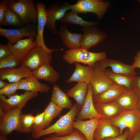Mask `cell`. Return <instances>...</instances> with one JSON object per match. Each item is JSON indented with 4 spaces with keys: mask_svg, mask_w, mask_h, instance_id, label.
I'll return each mask as SVG.
<instances>
[{
    "mask_svg": "<svg viewBox=\"0 0 140 140\" xmlns=\"http://www.w3.org/2000/svg\"><path fill=\"white\" fill-rule=\"evenodd\" d=\"M81 109L75 103L72 108L65 114L60 117L54 124L46 128L33 130L31 132L32 136L37 139L42 136L53 133L58 136L69 135L73 131L72 124L77 113Z\"/></svg>",
    "mask_w": 140,
    "mask_h": 140,
    "instance_id": "6da1fadb",
    "label": "cell"
},
{
    "mask_svg": "<svg viewBox=\"0 0 140 140\" xmlns=\"http://www.w3.org/2000/svg\"><path fill=\"white\" fill-rule=\"evenodd\" d=\"M106 58L105 52H92L82 47L66 50L62 56L63 60L68 64L81 62L94 67L97 61Z\"/></svg>",
    "mask_w": 140,
    "mask_h": 140,
    "instance_id": "7a4b0ae2",
    "label": "cell"
},
{
    "mask_svg": "<svg viewBox=\"0 0 140 140\" xmlns=\"http://www.w3.org/2000/svg\"><path fill=\"white\" fill-rule=\"evenodd\" d=\"M8 8L15 12L24 25L38 22V12L33 0H5Z\"/></svg>",
    "mask_w": 140,
    "mask_h": 140,
    "instance_id": "3957f363",
    "label": "cell"
},
{
    "mask_svg": "<svg viewBox=\"0 0 140 140\" xmlns=\"http://www.w3.org/2000/svg\"><path fill=\"white\" fill-rule=\"evenodd\" d=\"M110 6L109 2L102 0H78L75 4L70 6L71 10L78 13L95 14L97 19L100 20L103 18Z\"/></svg>",
    "mask_w": 140,
    "mask_h": 140,
    "instance_id": "277c9868",
    "label": "cell"
},
{
    "mask_svg": "<svg viewBox=\"0 0 140 140\" xmlns=\"http://www.w3.org/2000/svg\"><path fill=\"white\" fill-rule=\"evenodd\" d=\"M41 46L37 45L32 48L21 62L32 71H34L42 65L51 62L52 56Z\"/></svg>",
    "mask_w": 140,
    "mask_h": 140,
    "instance_id": "5b68a950",
    "label": "cell"
},
{
    "mask_svg": "<svg viewBox=\"0 0 140 140\" xmlns=\"http://www.w3.org/2000/svg\"><path fill=\"white\" fill-rule=\"evenodd\" d=\"M69 5L66 2H57L52 4L46 9L47 20L46 27L51 32L58 34L56 27V20H60L66 12L71 9Z\"/></svg>",
    "mask_w": 140,
    "mask_h": 140,
    "instance_id": "8992f818",
    "label": "cell"
},
{
    "mask_svg": "<svg viewBox=\"0 0 140 140\" xmlns=\"http://www.w3.org/2000/svg\"><path fill=\"white\" fill-rule=\"evenodd\" d=\"M22 110L15 108L5 112L0 110V135L7 136L16 131Z\"/></svg>",
    "mask_w": 140,
    "mask_h": 140,
    "instance_id": "52a82bcc",
    "label": "cell"
},
{
    "mask_svg": "<svg viewBox=\"0 0 140 140\" xmlns=\"http://www.w3.org/2000/svg\"><path fill=\"white\" fill-rule=\"evenodd\" d=\"M38 95V93L27 91L20 95H13L7 99L5 96L0 95V110L5 112L15 108L22 109L29 100Z\"/></svg>",
    "mask_w": 140,
    "mask_h": 140,
    "instance_id": "ba28073f",
    "label": "cell"
},
{
    "mask_svg": "<svg viewBox=\"0 0 140 140\" xmlns=\"http://www.w3.org/2000/svg\"><path fill=\"white\" fill-rule=\"evenodd\" d=\"M37 26L29 23L15 29H6L0 27V35L6 38L12 44L16 43L24 37H29L37 34Z\"/></svg>",
    "mask_w": 140,
    "mask_h": 140,
    "instance_id": "9c48e42d",
    "label": "cell"
},
{
    "mask_svg": "<svg viewBox=\"0 0 140 140\" xmlns=\"http://www.w3.org/2000/svg\"><path fill=\"white\" fill-rule=\"evenodd\" d=\"M82 34L80 45L81 47L87 50L95 46L105 39L106 33L96 25L82 27Z\"/></svg>",
    "mask_w": 140,
    "mask_h": 140,
    "instance_id": "30bf717a",
    "label": "cell"
},
{
    "mask_svg": "<svg viewBox=\"0 0 140 140\" xmlns=\"http://www.w3.org/2000/svg\"><path fill=\"white\" fill-rule=\"evenodd\" d=\"M101 70L110 67L113 72L130 77H135L136 75L135 68L132 65H129L117 60L107 58L97 61L95 64Z\"/></svg>",
    "mask_w": 140,
    "mask_h": 140,
    "instance_id": "8fae6325",
    "label": "cell"
},
{
    "mask_svg": "<svg viewBox=\"0 0 140 140\" xmlns=\"http://www.w3.org/2000/svg\"><path fill=\"white\" fill-rule=\"evenodd\" d=\"M38 12V25L37 34L36 40L38 45L41 46L47 52L51 53L54 51H63V48L50 49L46 45L44 39L43 32L47 20L46 5L41 2H39L36 5Z\"/></svg>",
    "mask_w": 140,
    "mask_h": 140,
    "instance_id": "7c38bea8",
    "label": "cell"
},
{
    "mask_svg": "<svg viewBox=\"0 0 140 140\" xmlns=\"http://www.w3.org/2000/svg\"><path fill=\"white\" fill-rule=\"evenodd\" d=\"M36 37L32 36L27 39L20 40L14 45L8 42L7 45L11 54L21 62L29 52L38 45L34 39Z\"/></svg>",
    "mask_w": 140,
    "mask_h": 140,
    "instance_id": "4fadbf2b",
    "label": "cell"
},
{
    "mask_svg": "<svg viewBox=\"0 0 140 140\" xmlns=\"http://www.w3.org/2000/svg\"><path fill=\"white\" fill-rule=\"evenodd\" d=\"M102 118L103 117L95 108L93 98L92 86L89 83L88 85V92L83 106L77 114L74 120H83L87 119Z\"/></svg>",
    "mask_w": 140,
    "mask_h": 140,
    "instance_id": "5bb4252c",
    "label": "cell"
},
{
    "mask_svg": "<svg viewBox=\"0 0 140 140\" xmlns=\"http://www.w3.org/2000/svg\"><path fill=\"white\" fill-rule=\"evenodd\" d=\"M121 134L119 129L113 125L110 120L100 118L94 134V140H102L117 136Z\"/></svg>",
    "mask_w": 140,
    "mask_h": 140,
    "instance_id": "9a60e30c",
    "label": "cell"
},
{
    "mask_svg": "<svg viewBox=\"0 0 140 140\" xmlns=\"http://www.w3.org/2000/svg\"><path fill=\"white\" fill-rule=\"evenodd\" d=\"M118 115L129 126V134L127 140H132L140 131V112L138 108L124 110Z\"/></svg>",
    "mask_w": 140,
    "mask_h": 140,
    "instance_id": "2e32d148",
    "label": "cell"
},
{
    "mask_svg": "<svg viewBox=\"0 0 140 140\" xmlns=\"http://www.w3.org/2000/svg\"><path fill=\"white\" fill-rule=\"evenodd\" d=\"M32 76V71L25 65L18 68L0 69V79L10 82H16Z\"/></svg>",
    "mask_w": 140,
    "mask_h": 140,
    "instance_id": "e0dca14e",
    "label": "cell"
},
{
    "mask_svg": "<svg viewBox=\"0 0 140 140\" xmlns=\"http://www.w3.org/2000/svg\"><path fill=\"white\" fill-rule=\"evenodd\" d=\"M90 83L92 86L93 95L104 91L113 84L106 76L103 71L95 65Z\"/></svg>",
    "mask_w": 140,
    "mask_h": 140,
    "instance_id": "ac0fdd59",
    "label": "cell"
},
{
    "mask_svg": "<svg viewBox=\"0 0 140 140\" xmlns=\"http://www.w3.org/2000/svg\"><path fill=\"white\" fill-rule=\"evenodd\" d=\"M140 94L135 89L122 93L115 100L124 110L138 108Z\"/></svg>",
    "mask_w": 140,
    "mask_h": 140,
    "instance_id": "d6986e66",
    "label": "cell"
},
{
    "mask_svg": "<svg viewBox=\"0 0 140 140\" xmlns=\"http://www.w3.org/2000/svg\"><path fill=\"white\" fill-rule=\"evenodd\" d=\"M107 77L113 83L125 91L135 89V77H130L126 75L115 73L109 69L103 70Z\"/></svg>",
    "mask_w": 140,
    "mask_h": 140,
    "instance_id": "ffe728a7",
    "label": "cell"
},
{
    "mask_svg": "<svg viewBox=\"0 0 140 140\" xmlns=\"http://www.w3.org/2000/svg\"><path fill=\"white\" fill-rule=\"evenodd\" d=\"M75 68L71 77L66 80L69 83L73 82H84L88 85L90 83L94 67L83 66L78 62H75Z\"/></svg>",
    "mask_w": 140,
    "mask_h": 140,
    "instance_id": "44dd1931",
    "label": "cell"
},
{
    "mask_svg": "<svg viewBox=\"0 0 140 140\" xmlns=\"http://www.w3.org/2000/svg\"><path fill=\"white\" fill-rule=\"evenodd\" d=\"M59 35L63 44L69 50H72L81 47L80 42L82 34L72 33L67 30L65 24L60 26Z\"/></svg>",
    "mask_w": 140,
    "mask_h": 140,
    "instance_id": "7402d4cb",
    "label": "cell"
},
{
    "mask_svg": "<svg viewBox=\"0 0 140 140\" xmlns=\"http://www.w3.org/2000/svg\"><path fill=\"white\" fill-rule=\"evenodd\" d=\"M18 89L34 93H43L48 92L50 88L46 84L40 82L38 79L32 75L21 80Z\"/></svg>",
    "mask_w": 140,
    "mask_h": 140,
    "instance_id": "603a6c76",
    "label": "cell"
},
{
    "mask_svg": "<svg viewBox=\"0 0 140 140\" xmlns=\"http://www.w3.org/2000/svg\"><path fill=\"white\" fill-rule=\"evenodd\" d=\"M99 118H94L87 120L74 121L72 127L81 132L87 140H94V133Z\"/></svg>",
    "mask_w": 140,
    "mask_h": 140,
    "instance_id": "cb8c5ba5",
    "label": "cell"
},
{
    "mask_svg": "<svg viewBox=\"0 0 140 140\" xmlns=\"http://www.w3.org/2000/svg\"><path fill=\"white\" fill-rule=\"evenodd\" d=\"M125 91H126L113 83L104 91L93 95V101L94 103H100L114 101Z\"/></svg>",
    "mask_w": 140,
    "mask_h": 140,
    "instance_id": "d4e9b609",
    "label": "cell"
},
{
    "mask_svg": "<svg viewBox=\"0 0 140 140\" xmlns=\"http://www.w3.org/2000/svg\"><path fill=\"white\" fill-rule=\"evenodd\" d=\"M94 105L96 111L103 118L110 120L124 110L115 101L105 103H95Z\"/></svg>",
    "mask_w": 140,
    "mask_h": 140,
    "instance_id": "484cf974",
    "label": "cell"
},
{
    "mask_svg": "<svg viewBox=\"0 0 140 140\" xmlns=\"http://www.w3.org/2000/svg\"><path fill=\"white\" fill-rule=\"evenodd\" d=\"M32 74L38 80L42 79L53 83L56 82L60 77L59 74L50 64L42 65L32 71Z\"/></svg>",
    "mask_w": 140,
    "mask_h": 140,
    "instance_id": "4316f807",
    "label": "cell"
},
{
    "mask_svg": "<svg viewBox=\"0 0 140 140\" xmlns=\"http://www.w3.org/2000/svg\"><path fill=\"white\" fill-rule=\"evenodd\" d=\"M69 97L57 85H53L51 101L58 106L62 109H71L73 105Z\"/></svg>",
    "mask_w": 140,
    "mask_h": 140,
    "instance_id": "83f0119b",
    "label": "cell"
},
{
    "mask_svg": "<svg viewBox=\"0 0 140 140\" xmlns=\"http://www.w3.org/2000/svg\"><path fill=\"white\" fill-rule=\"evenodd\" d=\"M88 90V85L84 82H79L67 91L69 97L73 98L80 108L82 107Z\"/></svg>",
    "mask_w": 140,
    "mask_h": 140,
    "instance_id": "f1b7e54d",
    "label": "cell"
},
{
    "mask_svg": "<svg viewBox=\"0 0 140 140\" xmlns=\"http://www.w3.org/2000/svg\"><path fill=\"white\" fill-rule=\"evenodd\" d=\"M63 109L51 101L45 109V113L43 123L37 130L45 129L50 126L53 120L60 115Z\"/></svg>",
    "mask_w": 140,
    "mask_h": 140,
    "instance_id": "f546056e",
    "label": "cell"
},
{
    "mask_svg": "<svg viewBox=\"0 0 140 140\" xmlns=\"http://www.w3.org/2000/svg\"><path fill=\"white\" fill-rule=\"evenodd\" d=\"M60 20L64 24H77L82 27L96 25L99 23L98 22H93L83 20L82 18L79 16L77 12L73 10L65 13Z\"/></svg>",
    "mask_w": 140,
    "mask_h": 140,
    "instance_id": "4dcf8cb0",
    "label": "cell"
},
{
    "mask_svg": "<svg viewBox=\"0 0 140 140\" xmlns=\"http://www.w3.org/2000/svg\"><path fill=\"white\" fill-rule=\"evenodd\" d=\"M34 116L31 113L20 114L18 128V133H27L32 132L34 123Z\"/></svg>",
    "mask_w": 140,
    "mask_h": 140,
    "instance_id": "1f68e13d",
    "label": "cell"
},
{
    "mask_svg": "<svg viewBox=\"0 0 140 140\" xmlns=\"http://www.w3.org/2000/svg\"><path fill=\"white\" fill-rule=\"evenodd\" d=\"M8 8L5 15L2 26L10 25L19 27L24 26L18 15L12 10Z\"/></svg>",
    "mask_w": 140,
    "mask_h": 140,
    "instance_id": "d6a6232c",
    "label": "cell"
},
{
    "mask_svg": "<svg viewBox=\"0 0 140 140\" xmlns=\"http://www.w3.org/2000/svg\"><path fill=\"white\" fill-rule=\"evenodd\" d=\"M44 140H87L83 135L79 131L74 129L71 134L66 136H58L54 134L50 135L48 137L44 138Z\"/></svg>",
    "mask_w": 140,
    "mask_h": 140,
    "instance_id": "836d02e7",
    "label": "cell"
},
{
    "mask_svg": "<svg viewBox=\"0 0 140 140\" xmlns=\"http://www.w3.org/2000/svg\"><path fill=\"white\" fill-rule=\"evenodd\" d=\"M21 64L11 54L0 60V69L17 68Z\"/></svg>",
    "mask_w": 140,
    "mask_h": 140,
    "instance_id": "e575fe53",
    "label": "cell"
},
{
    "mask_svg": "<svg viewBox=\"0 0 140 140\" xmlns=\"http://www.w3.org/2000/svg\"><path fill=\"white\" fill-rule=\"evenodd\" d=\"M20 81L16 82L6 83L4 87L0 89V95L6 96L9 98L17 94L16 92L18 90Z\"/></svg>",
    "mask_w": 140,
    "mask_h": 140,
    "instance_id": "d590c367",
    "label": "cell"
},
{
    "mask_svg": "<svg viewBox=\"0 0 140 140\" xmlns=\"http://www.w3.org/2000/svg\"><path fill=\"white\" fill-rule=\"evenodd\" d=\"M110 120L113 125L119 129L121 134L123 133L125 128H128L129 129V126L128 123L118 115Z\"/></svg>",
    "mask_w": 140,
    "mask_h": 140,
    "instance_id": "8d00e7d4",
    "label": "cell"
},
{
    "mask_svg": "<svg viewBox=\"0 0 140 140\" xmlns=\"http://www.w3.org/2000/svg\"><path fill=\"white\" fill-rule=\"evenodd\" d=\"M45 113V111L44 110V111L42 113H38L34 116V123L32 131L34 130L38 129L39 128L43 122Z\"/></svg>",
    "mask_w": 140,
    "mask_h": 140,
    "instance_id": "74e56055",
    "label": "cell"
},
{
    "mask_svg": "<svg viewBox=\"0 0 140 140\" xmlns=\"http://www.w3.org/2000/svg\"><path fill=\"white\" fill-rule=\"evenodd\" d=\"M8 8V5L5 0H2L0 2V25L2 26L5 13Z\"/></svg>",
    "mask_w": 140,
    "mask_h": 140,
    "instance_id": "f35d334b",
    "label": "cell"
},
{
    "mask_svg": "<svg viewBox=\"0 0 140 140\" xmlns=\"http://www.w3.org/2000/svg\"><path fill=\"white\" fill-rule=\"evenodd\" d=\"M11 54L10 49L7 45L0 44V60Z\"/></svg>",
    "mask_w": 140,
    "mask_h": 140,
    "instance_id": "ab89813d",
    "label": "cell"
},
{
    "mask_svg": "<svg viewBox=\"0 0 140 140\" xmlns=\"http://www.w3.org/2000/svg\"><path fill=\"white\" fill-rule=\"evenodd\" d=\"M129 134V130H127L122 134L113 137L105 138L102 140H127Z\"/></svg>",
    "mask_w": 140,
    "mask_h": 140,
    "instance_id": "60d3db41",
    "label": "cell"
},
{
    "mask_svg": "<svg viewBox=\"0 0 140 140\" xmlns=\"http://www.w3.org/2000/svg\"><path fill=\"white\" fill-rule=\"evenodd\" d=\"M135 68H140V50L138 51L134 57V61L132 65Z\"/></svg>",
    "mask_w": 140,
    "mask_h": 140,
    "instance_id": "b9f144b4",
    "label": "cell"
},
{
    "mask_svg": "<svg viewBox=\"0 0 140 140\" xmlns=\"http://www.w3.org/2000/svg\"><path fill=\"white\" fill-rule=\"evenodd\" d=\"M135 89L140 94V76H136L135 77Z\"/></svg>",
    "mask_w": 140,
    "mask_h": 140,
    "instance_id": "7bdbcfd3",
    "label": "cell"
},
{
    "mask_svg": "<svg viewBox=\"0 0 140 140\" xmlns=\"http://www.w3.org/2000/svg\"><path fill=\"white\" fill-rule=\"evenodd\" d=\"M6 83L3 80H0V88H2L4 87L6 85Z\"/></svg>",
    "mask_w": 140,
    "mask_h": 140,
    "instance_id": "ee69618b",
    "label": "cell"
},
{
    "mask_svg": "<svg viewBox=\"0 0 140 140\" xmlns=\"http://www.w3.org/2000/svg\"><path fill=\"white\" fill-rule=\"evenodd\" d=\"M132 140H140V131L137 134Z\"/></svg>",
    "mask_w": 140,
    "mask_h": 140,
    "instance_id": "f6af8a7d",
    "label": "cell"
},
{
    "mask_svg": "<svg viewBox=\"0 0 140 140\" xmlns=\"http://www.w3.org/2000/svg\"><path fill=\"white\" fill-rule=\"evenodd\" d=\"M0 140H8L7 136L0 135Z\"/></svg>",
    "mask_w": 140,
    "mask_h": 140,
    "instance_id": "bcb514c9",
    "label": "cell"
},
{
    "mask_svg": "<svg viewBox=\"0 0 140 140\" xmlns=\"http://www.w3.org/2000/svg\"><path fill=\"white\" fill-rule=\"evenodd\" d=\"M138 108L140 112V97Z\"/></svg>",
    "mask_w": 140,
    "mask_h": 140,
    "instance_id": "7dc6e473",
    "label": "cell"
},
{
    "mask_svg": "<svg viewBox=\"0 0 140 140\" xmlns=\"http://www.w3.org/2000/svg\"><path fill=\"white\" fill-rule=\"evenodd\" d=\"M137 1L138 2L140 3V0H137Z\"/></svg>",
    "mask_w": 140,
    "mask_h": 140,
    "instance_id": "c3c4849f",
    "label": "cell"
},
{
    "mask_svg": "<svg viewBox=\"0 0 140 140\" xmlns=\"http://www.w3.org/2000/svg\"><path fill=\"white\" fill-rule=\"evenodd\" d=\"M29 140H34V139H29Z\"/></svg>",
    "mask_w": 140,
    "mask_h": 140,
    "instance_id": "681fc988",
    "label": "cell"
}]
</instances>
